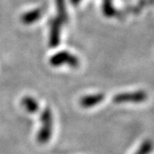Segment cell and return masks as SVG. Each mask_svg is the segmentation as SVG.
Listing matches in <instances>:
<instances>
[{"instance_id":"cell-1","label":"cell","mask_w":154,"mask_h":154,"mask_svg":"<svg viewBox=\"0 0 154 154\" xmlns=\"http://www.w3.org/2000/svg\"><path fill=\"white\" fill-rule=\"evenodd\" d=\"M39 120L41 122V126L37 134V141L40 144H45L51 140L53 127L52 112L49 107H46L42 111Z\"/></svg>"},{"instance_id":"cell-2","label":"cell","mask_w":154,"mask_h":154,"mask_svg":"<svg viewBox=\"0 0 154 154\" xmlns=\"http://www.w3.org/2000/svg\"><path fill=\"white\" fill-rule=\"evenodd\" d=\"M147 98L148 95L145 91L139 90L135 92H127V93L116 94L113 98V102L116 104H124V103L140 104L145 102Z\"/></svg>"},{"instance_id":"cell-3","label":"cell","mask_w":154,"mask_h":154,"mask_svg":"<svg viewBox=\"0 0 154 154\" xmlns=\"http://www.w3.org/2000/svg\"><path fill=\"white\" fill-rule=\"evenodd\" d=\"M50 63L52 66L55 67L64 65V64H68L72 68H76L79 66V59L75 56L72 55L71 53L68 51L57 52V54L51 57Z\"/></svg>"},{"instance_id":"cell-4","label":"cell","mask_w":154,"mask_h":154,"mask_svg":"<svg viewBox=\"0 0 154 154\" xmlns=\"http://www.w3.org/2000/svg\"><path fill=\"white\" fill-rule=\"evenodd\" d=\"M64 23L65 22L57 17L50 21V45L51 47H55L59 44L61 27Z\"/></svg>"},{"instance_id":"cell-5","label":"cell","mask_w":154,"mask_h":154,"mask_svg":"<svg viewBox=\"0 0 154 154\" xmlns=\"http://www.w3.org/2000/svg\"><path fill=\"white\" fill-rule=\"evenodd\" d=\"M105 99L104 94H94L86 95L80 99V105L83 108H91L100 104Z\"/></svg>"},{"instance_id":"cell-6","label":"cell","mask_w":154,"mask_h":154,"mask_svg":"<svg viewBox=\"0 0 154 154\" xmlns=\"http://www.w3.org/2000/svg\"><path fill=\"white\" fill-rule=\"evenodd\" d=\"M42 16V10L41 9H34L33 11L26 12L22 16V22L24 24H31L37 22Z\"/></svg>"},{"instance_id":"cell-7","label":"cell","mask_w":154,"mask_h":154,"mask_svg":"<svg viewBox=\"0 0 154 154\" xmlns=\"http://www.w3.org/2000/svg\"><path fill=\"white\" fill-rule=\"evenodd\" d=\"M22 105L24 107V109L29 113H36L38 110V101L32 97H24L22 99Z\"/></svg>"},{"instance_id":"cell-8","label":"cell","mask_w":154,"mask_h":154,"mask_svg":"<svg viewBox=\"0 0 154 154\" xmlns=\"http://www.w3.org/2000/svg\"><path fill=\"white\" fill-rule=\"evenodd\" d=\"M153 150L154 142L150 139H146L141 142L134 154H151Z\"/></svg>"},{"instance_id":"cell-9","label":"cell","mask_w":154,"mask_h":154,"mask_svg":"<svg viewBox=\"0 0 154 154\" xmlns=\"http://www.w3.org/2000/svg\"><path fill=\"white\" fill-rule=\"evenodd\" d=\"M56 5H57V17H59L66 23L69 20V17L67 14L65 1L64 0H56Z\"/></svg>"},{"instance_id":"cell-10","label":"cell","mask_w":154,"mask_h":154,"mask_svg":"<svg viewBox=\"0 0 154 154\" xmlns=\"http://www.w3.org/2000/svg\"><path fill=\"white\" fill-rule=\"evenodd\" d=\"M102 10H103V13L105 17H112L116 15V11L112 6L111 0H104Z\"/></svg>"},{"instance_id":"cell-11","label":"cell","mask_w":154,"mask_h":154,"mask_svg":"<svg viewBox=\"0 0 154 154\" xmlns=\"http://www.w3.org/2000/svg\"><path fill=\"white\" fill-rule=\"evenodd\" d=\"M82 0H70V2H71L72 5H78L80 2H81Z\"/></svg>"}]
</instances>
